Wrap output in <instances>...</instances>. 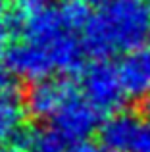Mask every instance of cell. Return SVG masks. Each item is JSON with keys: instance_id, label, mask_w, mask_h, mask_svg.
Instances as JSON below:
<instances>
[{"instance_id": "obj_9", "label": "cell", "mask_w": 150, "mask_h": 152, "mask_svg": "<svg viewBox=\"0 0 150 152\" xmlns=\"http://www.w3.org/2000/svg\"><path fill=\"white\" fill-rule=\"evenodd\" d=\"M19 152H68L66 141L56 129H23L15 139Z\"/></svg>"}, {"instance_id": "obj_18", "label": "cell", "mask_w": 150, "mask_h": 152, "mask_svg": "<svg viewBox=\"0 0 150 152\" xmlns=\"http://www.w3.org/2000/svg\"><path fill=\"white\" fill-rule=\"evenodd\" d=\"M148 108H150V106H148Z\"/></svg>"}, {"instance_id": "obj_1", "label": "cell", "mask_w": 150, "mask_h": 152, "mask_svg": "<svg viewBox=\"0 0 150 152\" xmlns=\"http://www.w3.org/2000/svg\"><path fill=\"white\" fill-rule=\"evenodd\" d=\"M89 56L108 60L150 41V4L144 0H110L90 15L81 35Z\"/></svg>"}, {"instance_id": "obj_10", "label": "cell", "mask_w": 150, "mask_h": 152, "mask_svg": "<svg viewBox=\"0 0 150 152\" xmlns=\"http://www.w3.org/2000/svg\"><path fill=\"white\" fill-rule=\"evenodd\" d=\"M48 6V0H10V27L19 31L31 18Z\"/></svg>"}, {"instance_id": "obj_16", "label": "cell", "mask_w": 150, "mask_h": 152, "mask_svg": "<svg viewBox=\"0 0 150 152\" xmlns=\"http://www.w3.org/2000/svg\"><path fill=\"white\" fill-rule=\"evenodd\" d=\"M0 152H19L17 148H10V146H0Z\"/></svg>"}, {"instance_id": "obj_13", "label": "cell", "mask_w": 150, "mask_h": 152, "mask_svg": "<svg viewBox=\"0 0 150 152\" xmlns=\"http://www.w3.org/2000/svg\"><path fill=\"white\" fill-rule=\"evenodd\" d=\"M8 29H4L2 25H0V60L2 58H6V54H8Z\"/></svg>"}, {"instance_id": "obj_14", "label": "cell", "mask_w": 150, "mask_h": 152, "mask_svg": "<svg viewBox=\"0 0 150 152\" xmlns=\"http://www.w3.org/2000/svg\"><path fill=\"white\" fill-rule=\"evenodd\" d=\"M8 14H10V0H0V25Z\"/></svg>"}, {"instance_id": "obj_5", "label": "cell", "mask_w": 150, "mask_h": 152, "mask_svg": "<svg viewBox=\"0 0 150 152\" xmlns=\"http://www.w3.org/2000/svg\"><path fill=\"white\" fill-rule=\"evenodd\" d=\"M4 60L17 79H25L31 83L52 77V73H56V66H54L50 50L27 39H21L15 45H12Z\"/></svg>"}, {"instance_id": "obj_8", "label": "cell", "mask_w": 150, "mask_h": 152, "mask_svg": "<svg viewBox=\"0 0 150 152\" xmlns=\"http://www.w3.org/2000/svg\"><path fill=\"white\" fill-rule=\"evenodd\" d=\"M25 115V102L19 93L0 94V146H6L17 139V135L23 131Z\"/></svg>"}, {"instance_id": "obj_4", "label": "cell", "mask_w": 150, "mask_h": 152, "mask_svg": "<svg viewBox=\"0 0 150 152\" xmlns=\"http://www.w3.org/2000/svg\"><path fill=\"white\" fill-rule=\"evenodd\" d=\"M77 93L73 81L68 77H46L41 81L31 83L27 89L23 102H25L27 115L33 119H52L60 112V108L68 102L69 96Z\"/></svg>"}, {"instance_id": "obj_6", "label": "cell", "mask_w": 150, "mask_h": 152, "mask_svg": "<svg viewBox=\"0 0 150 152\" xmlns=\"http://www.w3.org/2000/svg\"><path fill=\"white\" fill-rule=\"evenodd\" d=\"M144 119L131 112H116L102 121L98 129L100 145L108 152H135Z\"/></svg>"}, {"instance_id": "obj_17", "label": "cell", "mask_w": 150, "mask_h": 152, "mask_svg": "<svg viewBox=\"0 0 150 152\" xmlns=\"http://www.w3.org/2000/svg\"><path fill=\"white\" fill-rule=\"evenodd\" d=\"M144 2H148V4H150V0H144Z\"/></svg>"}, {"instance_id": "obj_2", "label": "cell", "mask_w": 150, "mask_h": 152, "mask_svg": "<svg viewBox=\"0 0 150 152\" xmlns=\"http://www.w3.org/2000/svg\"><path fill=\"white\" fill-rule=\"evenodd\" d=\"M81 94L87 98L100 114H116L121 112L129 94L123 87L119 67L110 60H94L87 64L81 71Z\"/></svg>"}, {"instance_id": "obj_3", "label": "cell", "mask_w": 150, "mask_h": 152, "mask_svg": "<svg viewBox=\"0 0 150 152\" xmlns=\"http://www.w3.org/2000/svg\"><path fill=\"white\" fill-rule=\"evenodd\" d=\"M100 118L102 114L77 91L52 118V125L66 142L73 145V142L89 141L90 135L98 133L102 125Z\"/></svg>"}, {"instance_id": "obj_15", "label": "cell", "mask_w": 150, "mask_h": 152, "mask_svg": "<svg viewBox=\"0 0 150 152\" xmlns=\"http://www.w3.org/2000/svg\"><path fill=\"white\" fill-rule=\"evenodd\" d=\"M83 4H87L89 8H102L104 4H108L110 0H81Z\"/></svg>"}, {"instance_id": "obj_12", "label": "cell", "mask_w": 150, "mask_h": 152, "mask_svg": "<svg viewBox=\"0 0 150 152\" xmlns=\"http://www.w3.org/2000/svg\"><path fill=\"white\" fill-rule=\"evenodd\" d=\"M68 152H108L102 145H94L90 141H81V142H73L68 146Z\"/></svg>"}, {"instance_id": "obj_7", "label": "cell", "mask_w": 150, "mask_h": 152, "mask_svg": "<svg viewBox=\"0 0 150 152\" xmlns=\"http://www.w3.org/2000/svg\"><path fill=\"white\" fill-rule=\"evenodd\" d=\"M117 67L129 98H143L150 94V41L127 52Z\"/></svg>"}, {"instance_id": "obj_11", "label": "cell", "mask_w": 150, "mask_h": 152, "mask_svg": "<svg viewBox=\"0 0 150 152\" xmlns=\"http://www.w3.org/2000/svg\"><path fill=\"white\" fill-rule=\"evenodd\" d=\"M17 81H19V79L14 75V71H12L10 67H8V66H0V94L19 93Z\"/></svg>"}]
</instances>
